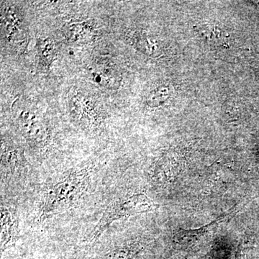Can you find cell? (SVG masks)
<instances>
[{"mask_svg": "<svg viewBox=\"0 0 259 259\" xmlns=\"http://www.w3.org/2000/svg\"><path fill=\"white\" fill-rule=\"evenodd\" d=\"M90 171L81 169L72 172L58 182L44 195L42 216L60 214L74 207L88 192Z\"/></svg>", "mask_w": 259, "mask_h": 259, "instance_id": "1", "label": "cell"}, {"mask_svg": "<svg viewBox=\"0 0 259 259\" xmlns=\"http://www.w3.org/2000/svg\"><path fill=\"white\" fill-rule=\"evenodd\" d=\"M159 207L144 194H134L127 198L117 199L109 204L96 227L90 243L95 242L116 221L152 212Z\"/></svg>", "mask_w": 259, "mask_h": 259, "instance_id": "2", "label": "cell"}, {"mask_svg": "<svg viewBox=\"0 0 259 259\" xmlns=\"http://www.w3.org/2000/svg\"><path fill=\"white\" fill-rule=\"evenodd\" d=\"M19 213L13 207L1 206V253L14 247L19 239Z\"/></svg>", "mask_w": 259, "mask_h": 259, "instance_id": "3", "label": "cell"}, {"mask_svg": "<svg viewBox=\"0 0 259 259\" xmlns=\"http://www.w3.org/2000/svg\"><path fill=\"white\" fill-rule=\"evenodd\" d=\"M140 250L136 248V244L126 245L109 250L95 259H133Z\"/></svg>", "mask_w": 259, "mask_h": 259, "instance_id": "4", "label": "cell"}, {"mask_svg": "<svg viewBox=\"0 0 259 259\" xmlns=\"http://www.w3.org/2000/svg\"><path fill=\"white\" fill-rule=\"evenodd\" d=\"M169 93H168V89L166 88H161L158 89L156 91L152 92L151 94V96L149 98V102L152 105L157 103L158 105H161L163 100H166V97L168 96Z\"/></svg>", "mask_w": 259, "mask_h": 259, "instance_id": "5", "label": "cell"}, {"mask_svg": "<svg viewBox=\"0 0 259 259\" xmlns=\"http://www.w3.org/2000/svg\"><path fill=\"white\" fill-rule=\"evenodd\" d=\"M26 259H35V258H26ZM57 259H66V258H57Z\"/></svg>", "mask_w": 259, "mask_h": 259, "instance_id": "6", "label": "cell"}]
</instances>
